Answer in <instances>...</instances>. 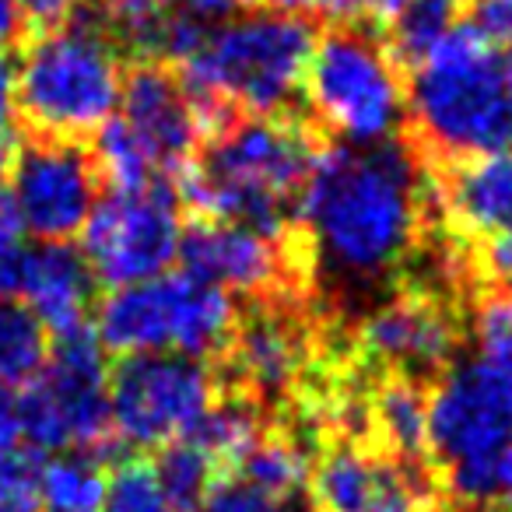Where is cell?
Segmentation results:
<instances>
[{
  "label": "cell",
  "instance_id": "cb8c5ba5",
  "mask_svg": "<svg viewBox=\"0 0 512 512\" xmlns=\"http://www.w3.org/2000/svg\"><path fill=\"white\" fill-rule=\"evenodd\" d=\"M470 320L481 358L512 376V295L484 292L477 306H470Z\"/></svg>",
  "mask_w": 512,
  "mask_h": 512
},
{
  "label": "cell",
  "instance_id": "7402d4cb",
  "mask_svg": "<svg viewBox=\"0 0 512 512\" xmlns=\"http://www.w3.org/2000/svg\"><path fill=\"white\" fill-rule=\"evenodd\" d=\"M106 477L88 456H60L39 470V491L50 512H99Z\"/></svg>",
  "mask_w": 512,
  "mask_h": 512
},
{
  "label": "cell",
  "instance_id": "4dcf8cb0",
  "mask_svg": "<svg viewBox=\"0 0 512 512\" xmlns=\"http://www.w3.org/2000/svg\"><path fill=\"white\" fill-rule=\"evenodd\" d=\"M249 4H256V0H176L179 15L193 18V22L207 25V29L235 18L242 8H249Z\"/></svg>",
  "mask_w": 512,
  "mask_h": 512
},
{
  "label": "cell",
  "instance_id": "7a4b0ae2",
  "mask_svg": "<svg viewBox=\"0 0 512 512\" xmlns=\"http://www.w3.org/2000/svg\"><path fill=\"white\" fill-rule=\"evenodd\" d=\"M330 137L313 116L278 109L235 116L200 141L197 155L176 172L179 204L197 218L249 225L264 235H288Z\"/></svg>",
  "mask_w": 512,
  "mask_h": 512
},
{
  "label": "cell",
  "instance_id": "f546056e",
  "mask_svg": "<svg viewBox=\"0 0 512 512\" xmlns=\"http://www.w3.org/2000/svg\"><path fill=\"white\" fill-rule=\"evenodd\" d=\"M85 4H95V0H15V8L25 25V39L64 25Z\"/></svg>",
  "mask_w": 512,
  "mask_h": 512
},
{
  "label": "cell",
  "instance_id": "4316f807",
  "mask_svg": "<svg viewBox=\"0 0 512 512\" xmlns=\"http://www.w3.org/2000/svg\"><path fill=\"white\" fill-rule=\"evenodd\" d=\"M404 0H309V11L334 18V25H369L383 32Z\"/></svg>",
  "mask_w": 512,
  "mask_h": 512
},
{
  "label": "cell",
  "instance_id": "484cf974",
  "mask_svg": "<svg viewBox=\"0 0 512 512\" xmlns=\"http://www.w3.org/2000/svg\"><path fill=\"white\" fill-rule=\"evenodd\" d=\"M470 292H509L512 295V228L467 246Z\"/></svg>",
  "mask_w": 512,
  "mask_h": 512
},
{
  "label": "cell",
  "instance_id": "2e32d148",
  "mask_svg": "<svg viewBox=\"0 0 512 512\" xmlns=\"http://www.w3.org/2000/svg\"><path fill=\"white\" fill-rule=\"evenodd\" d=\"M432 186L435 228L460 246H474L512 228V151L435 165Z\"/></svg>",
  "mask_w": 512,
  "mask_h": 512
},
{
  "label": "cell",
  "instance_id": "83f0119b",
  "mask_svg": "<svg viewBox=\"0 0 512 512\" xmlns=\"http://www.w3.org/2000/svg\"><path fill=\"white\" fill-rule=\"evenodd\" d=\"M470 25L512 60V0H463Z\"/></svg>",
  "mask_w": 512,
  "mask_h": 512
},
{
  "label": "cell",
  "instance_id": "7c38bea8",
  "mask_svg": "<svg viewBox=\"0 0 512 512\" xmlns=\"http://www.w3.org/2000/svg\"><path fill=\"white\" fill-rule=\"evenodd\" d=\"M179 235V193L162 176L127 190H109L95 200L85 221L88 271L102 288L158 278L176 260Z\"/></svg>",
  "mask_w": 512,
  "mask_h": 512
},
{
  "label": "cell",
  "instance_id": "4fadbf2b",
  "mask_svg": "<svg viewBox=\"0 0 512 512\" xmlns=\"http://www.w3.org/2000/svg\"><path fill=\"white\" fill-rule=\"evenodd\" d=\"M313 512H449L439 477L362 442H320L309 467Z\"/></svg>",
  "mask_w": 512,
  "mask_h": 512
},
{
  "label": "cell",
  "instance_id": "3957f363",
  "mask_svg": "<svg viewBox=\"0 0 512 512\" xmlns=\"http://www.w3.org/2000/svg\"><path fill=\"white\" fill-rule=\"evenodd\" d=\"M404 123L425 169L512 151V60L470 22L453 25L411 67Z\"/></svg>",
  "mask_w": 512,
  "mask_h": 512
},
{
  "label": "cell",
  "instance_id": "6da1fadb",
  "mask_svg": "<svg viewBox=\"0 0 512 512\" xmlns=\"http://www.w3.org/2000/svg\"><path fill=\"white\" fill-rule=\"evenodd\" d=\"M316 288L330 274L351 288L404 278L432 242L428 172L400 141H330L299 204Z\"/></svg>",
  "mask_w": 512,
  "mask_h": 512
},
{
  "label": "cell",
  "instance_id": "8d00e7d4",
  "mask_svg": "<svg viewBox=\"0 0 512 512\" xmlns=\"http://www.w3.org/2000/svg\"><path fill=\"white\" fill-rule=\"evenodd\" d=\"M260 4H267L274 11H292V15H306L309 11V0H260Z\"/></svg>",
  "mask_w": 512,
  "mask_h": 512
},
{
  "label": "cell",
  "instance_id": "30bf717a",
  "mask_svg": "<svg viewBox=\"0 0 512 512\" xmlns=\"http://www.w3.org/2000/svg\"><path fill=\"white\" fill-rule=\"evenodd\" d=\"M22 404V435L36 449H88L109 453L113 418H109V365L102 341L92 327L57 334L46 365Z\"/></svg>",
  "mask_w": 512,
  "mask_h": 512
},
{
  "label": "cell",
  "instance_id": "8992f818",
  "mask_svg": "<svg viewBox=\"0 0 512 512\" xmlns=\"http://www.w3.org/2000/svg\"><path fill=\"white\" fill-rule=\"evenodd\" d=\"M512 439V376L491 362L446 369L428 386V446L439 488L460 512L495 502V470Z\"/></svg>",
  "mask_w": 512,
  "mask_h": 512
},
{
  "label": "cell",
  "instance_id": "e575fe53",
  "mask_svg": "<svg viewBox=\"0 0 512 512\" xmlns=\"http://www.w3.org/2000/svg\"><path fill=\"white\" fill-rule=\"evenodd\" d=\"M495 498L505 512H512V439L505 442L502 456H498V470H495Z\"/></svg>",
  "mask_w": 512,
  "mask_h": 512
},
{
  "label": "cell",
  "instance_id": "ac0fdd59",
  "mask_svg": "<svg viewBox=\"0 0 512 512\" xmlns=\"http://www.w3.org/2000/svg\"><path fill=\"white\" fill-rule=\"evenodd\" d=\"M95 11L120 53L134 60H165L179 18L176 0H95Z\"/></svg>",
  "mask_w": 512,
  "mask_h": 512
},
{
  "label": "cell",
  "instance_id": "52a82bcc",
  "mask_svg": "<svg viewBox=\"0 0 512 512\" xmlns=\"http://www.w3.org/2000/svg\"><path fill=\"white\" fill-rule=\"evenodd\" d=\"M467 288L435 256L432 274H404L351 337V351L369 369L397 372L432 386L453 369L467 341Z\"/></svg>",
  "mask_w": 512,
  "mask_h": 512
},
{
  "label": "cell",
  "instance_id": "74e56055",
  "mask_svg": "<svg viewBox=\"0 0 512 512\" xmlns=\"http://www.w3.org/2000/svg\"><path fill=\"white\" fill-rule=\"evenodd\" d=\"M11 158H15V144H11V137L0 130V176L11 169Z\"/></svg>",
  "mask_w": 512,
  "mask_h": 512
},
{
  "label": "cell",
  "instance_id": "9c48e42d",
  "mask_svg": "<svg viewBox=\"0 0 512 512\" xmlns=\"http://www.w3.org/2000/svg\"><path fill=\"white\" fill-rule=\"evenodd\" d=\"M235 320L228 292L190 274H158V278L123 285L99 306V341L116 355H172L207 358L211 362L225 344Z\"/></svg>",
  "mask_w": 512,
  "mask_h": 512
},
{
  "label": "cell",
  "instance_id": "d590c367",
  "mask_svg": "<svg viewBox=\"0 0 512 512\" xmlns=\"http://www.w3.org/2000/svg\"><path fill=\"white\" fill-rule=\"evenodd\" d=\"M22 36H25V25L15 8V0H0V46H11Z\"/></svg>",
  "mask_w": 512,
  "mask_h": 512
},
{
  "label": "cell",
  "instance_id": "603a6c76",
  "mask_svg": "<svg viewBox=\"0 0 512 512\" xmlns=\"http://www.w3.org/2000/svg\"><path fill=\"white\" fill-rule=\"evenodd\" d=\"M99 512H179L165 495L148 456H127L113 467L102 488Z\"/></svg>",
  "mask_w": 512,
  "mask_h": 512
},
{
  "label": "cell",
  "instance_id": "e0dca14e",
  "mask_svg": "<svg viewBox=\"0 0 512 512\" xmlns=\"http://www.w3.org/2000/svg\"><path fill=\"white\" fill-rule=\"evenodd\" d=\"M22 295L46 330L67 334L88 323L95 278L71 242H39L22 253Z\"/></svg>",
  "mask_w": 512,
  "mask_h": 512
},
{
  "label": "cell",
  "instance_id": "f1b7e54d",
  "mask_svg": "<svg viewBox=\"0 0 512 512\" xmlns=\"http://www.w3.org/2000/svg\"><path fill=\"white\" fill-rule=\"evenodd\" d=\"M197 512H281V502L260 495V491H253L249 484L218 481L207 491V498L200 502Z\"/></svg>",
  "mask_w": 512,
  "mask_h": 512
},
{
  "label": "cell",
  "instance_id": "ba28073f",
  "mask_svg": "<svg viewBox=\"0 0 512 512\" xmlns=\"http://www.w3.org/2000/svg\"><path fill=\"white\" fill-rule=\"evenodd\" d=\"M302 88L316 127L351 144L386 141L407 113L404 71L383 32L369 25H334L323 32Z\"/></svg>",
  "mask_w": 512,
  "mask_h": 512
},
{
  "label": "cell",
  "instance_id": "ffe728a7",
  "mask_svg": "<svg viewBox=\"0 0 512 512\" xmlns=\"http://www.w3.org/2000/svg\"><path fill=\"white\" fill-rule=\"evenodd\" d=\"M50 341L46 327L29 306L0 299V383H32L43 372Z\"/></svg>",
  "mask_w": 512,
  "mask_h": 512
},
{
  "label": "cell",
  "instance_id": "44dd1931",
  "mask_svg": "<svg viewBox=\"0 0 512 512\" xmlns=\"http://www.w3.org/2000/svg\"><path fill=\"white\" fill-rule=\"evenodd\" d=\"M151 463H155V474L162 481L165 495L172 498V505L179 512H197L200 502L207 498V491L221 481L218 467L190 439H176L169 446H162Z\"/></svg>",
  "mask_w": 512,
  "mask_h": 512
},
{
  "label": "cell",
  "instance_id": "d6986e66",
  "mask_svg": "<svg viewBox=\"0 0 512 512\" xmlns=\"http://www.w3.org/2000/svg\"><path fill=\"white\" fill-rule=\"evenodd\" d=\"M460 11L463 0H404L383 29L393 60L400 67H418L432 53V46L453 29Z\"/></svg>",
  "mask_w": 512,
  "mask_h": 512
},
{
  "label": "cell",
  "instance_id": "277c9868",
  "mask_svg": "<svg viewBox=\"0 0 512 512\" xmlns=\"http://www.w3.org/2000/svg\"><path fill=\"white\" fill-rule=\"evenodd\" d=\"M313 46L316 25L306 15L267 8L207 29L204 39L172 67L211 134L235 116L285 109L306 81Z\"/></svg>",
  "mask_w": 512,
  "mask_h": 512
},
{
  "label": "cell",
  "instance_id": "836d02e7",
  "mask_svg": "<svg viewBox=\"0 0 512 512\" xmlns=\"http://www.w3.org/2000/svg\"><path fill=\"white\" fill-rule=\"evenodd\" d=\"M15 64H11L8 50L0 46V130L8 127L11 109H15Z\"/></svg>",
  "mask_w": 512,
  "mask_h": 512
},
{
  "label": "cell",
  "instance_id": "9a60e30c",
  "mask_svg": "<svg viewBox=\"0 0 512 512\" xmlns=\"http://www.w3.org/2000/svg\"><path fill=\"white\" fill-rule=\"evenodd\" d=\"M123 116L158 172H179L204 141L207 127L183 78L165 60H134L123 71Z\"/></svg>",
  "mask_w": 512,
  "mask_h": 512
},
{
  "label": "cell",
  "instance_id": "8fae6325",
  "mask_svg": "<svg viewBox=\"0 0 512 512\" xmlns=\"http://www.w3.org/2000/svg\"><path fill=\"white\" fill-rule=\"evenodd\" d=\"M218 400L211 362L172 351L120 355L109 372V418L120 442L162 449L183 439Z\"/></svg>",
  "mask_w": 512,
  "mask_h": 512
},
{
  "label": "cell",
  "instance_id": "d6a6232c",
  "mask_svg": "<svg viewBox=\"0 0 512 512\" xmlns=\"http://www.w3.org/2000/svg\"><path fill=\"white\" fill-rule=\"evenodd\" d=\"M18 239H22V218H18V207L11 200V193L0 190V256L18 249Z\"/></svg>",
  "mask_w": 512,
  "mask_h": 512
},
{
  "label": "cell",
  "instance_id": "5bb4252c",
  "mask_svg": "<svg viewBox=\"0 0 512 512\" xmlns=\"http://www.w3.org/2000/svg\"><path fill=\"white\" fill-rule=\"evenodd\" d=\"M15 200L22 228L39 242H67L85 228L99 197V172L81 141L25 134L11 158Z\"/></svg>",
  "mask_w": 512,
  "mask_h": 512
},
{
  "label": "cell",
  "instance_id": "5b68a950",
  "mask_svg": "<svg viewBox=\"0 0 512 512\" xmlns=\"http://www.w3.org/2000/svg\"><path fill=\"white\" fill-rule=\"evenodd\" d=\"M123 95V53L95 4L64 25L29 36L15 71V113L32 137L85 141L113 116Z\"/></svg>",
  "mask_w": 512,
  "mask_h": 512
},
{
  "label": "cell",
  "instance_id": "d4e9b609",
  "mask_svg": "<svg viewBox=\"0 0 512 512\" xmlns=\"http://www.w3.org/2000/svg\"><path fill=\"white\" fill-rule=\"evenodd\" d=\"M39 470L43 463L36 460V453H25L22 446L0 456V512H39Z\"/></svg>",
  "mask_w": 512,
  "mask_h": 512
},
{
  "label": "cell",
  "instance_id": "1f68e13d",
  "mask_svg": "<svg viewBox=\"0 0 512 512\" xmlns=\"http://www.w3.org/2000/svg\"><path fill=\"white\" fill-rule=\"evenodd\" d=\"M22 442V404L8 383H0V456L15 453Z\"/></svg>",
  "mask_w": 512,
  "mask_h": 512
}]
</instances>
